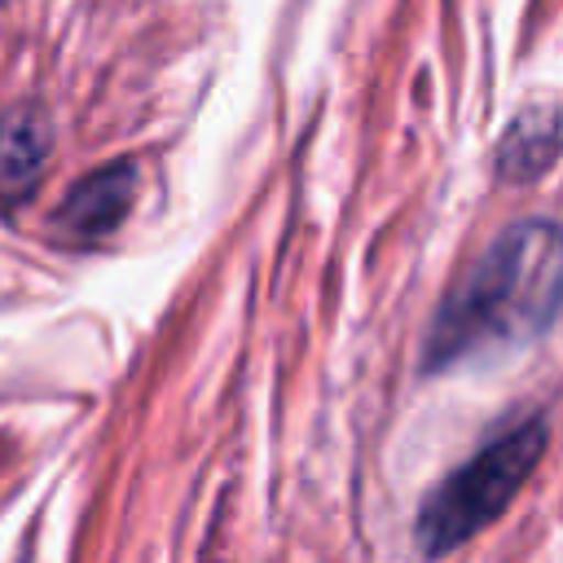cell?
<instances>
[{"label":"cell","instance_id":"1","mask_svg":"<svg viewBox=\"0 0 563 563\" xmlns=\"http://www.w3.org/2000/svg\"><path fill=\"white\" fill-rule=\"evenodd\" d=\"M563 308V229L519 220L501 229L471 273L440 303L427 334V365L453 369L537 339Z\"/></svg>","mask_w":563,"mask_h":563},{"label":"cell","instance_id":"2","mask_svg":"<svg viewBox=\"0 0 563 563\" xmlns=\"http://www.w3.org/2000/svg\"><path fill=\"white\" fill-rule=\"evenodd\" d=\"M545 440H550V431L541 418H523V422L506 427L501 435H493L466 466H457L427 497V506L418 515V545L427 554H449L466 537L488 528L510 506V497L523 488V479L537 471Z\"/></svg>","mask_w":563,"mask_h":563},{"label":"cell","instance_id":"3","mask_svg":"<svg viewBox=\"0 0 563 563\" xmlns=\"http://www.w3.org/2000/svg\"><path fill=\"white\" fill-rule=\"evenodd\" d=\"M132 198H136V167L132 163L97 167L92 176H84L66 194V202L57 211V233L70 242H97L123 224Z\"/></svg>","mask_w":563,"mask_h":563},{"label":"cell","instance_id":"4","mask_svg":"<svg viewBox=\"0 0 563 563\" xmlns=\"http://www.w3.org/2000/svg\"><path fill=\"white\" fill-rule=\"evenodd\" d=\"M53 154V128L40 106H13L0 114V202H22L40 185Z\"/></svg>","mask_w":563,"mask_h":563},{"label":"cell","instance_id":"5","mask_svg":"<svg viewBox=\"0 0 563 563\" xmlns=\"http://www.w3.org/2000/svg\"><path fill=\"white\" fill-rule=\"evenodd\" d=\"M559 141H563V123L554 110H528L510 123V132L501 136L497 145V167L506 180H532L541 176L554 154H559Z\"/></svg>","mask_w":563,"mask_h":563}]
</instances>
